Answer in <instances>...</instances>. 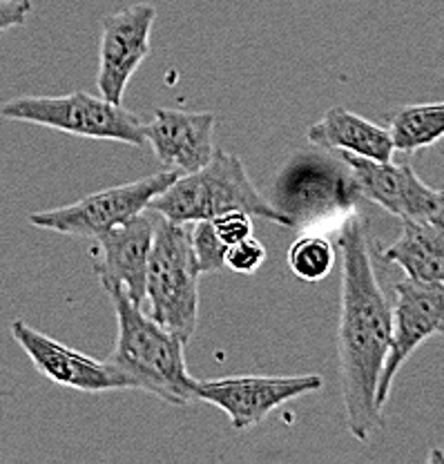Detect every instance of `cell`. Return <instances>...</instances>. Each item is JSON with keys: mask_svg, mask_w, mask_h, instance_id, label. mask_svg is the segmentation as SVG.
Segmentation results:
<instances>
[{"mask_svg": "<svg viewBox=\"0 0 444 464\" xmlns=\"http://www.w3.org/2000/svg\"><path fill=\"white\" fill-rule=\"evenodd\" d=\"M337 248L342 259L337 322L342 400L349 433L360 442H366L382 424L375 391L389 351L391 306L375 273L369 228L355 212L342 226Z\"/></svg>", "mask_w": 444, "mask_h": 464, "instance_id": "obj_1", "label": "cell"}, {"mask_svg": "<svg viewBox=\"0 0 444 464\" xmlns=\"http://www.w3.org/2000/svg\"><path fill=\"white\" fill-rule=\"evenodd\" d=\"M103 290L117 315V342L105 362L128 380L132 391L175 406L195 402V377L188 373L183 355L186 342L148 317L121 288Z\"/></svg>", "mask_w": 444, "mask_h": 464, "instance_id": "obj_2", "label": "cell"}, {"mask_svg": "<svg viewBox=\"0 0 444 464\" xmlns=\"http://www.w3.org/2000/svg\"><path fill=\"white\" fill-rule=\"evenodd\" d=\"M150 210L172 224H195L215 219L230 210L250 217H262L279 226H291V219L277 210L257 190L239 157L217 150L208 166L190 174H179L175 181L150 201Z\"/></svg>", "mask_w": 444, "mask_h": 464, "instance_id": "obj_3", "label": "cell"}, {"mask_svg": "<svg viewBox=\"0 0 444 464\" xmlns=\"http://www.w3.org/2000/svg\"><path fill=\"white\" fill-rule=\"evenodd\" d=\"M199 277L190 244V224H172L154 212L146 275L150 317L186 344L195 337L199 322Z\"/></svg>", "mask_w": 444, "mask_h": 464, "instance_id": "obj_4", "label": "cell"}, {"mask_svg": "<svg viewBox=\"0 0 444 464\" xmlns=\"http://www.w3.org/2000/svg\"><path fill=\"white\" fill-rule=\"evenodd\" d=\"M0 116L94 141H114L134 148L146 145V123L137 114L88 92H72L63 96H18L0 105Z\"/></svg>", "mask_w": 444, "mask_h": 464, "instance_id": "obj_5", "label": "cell"}, {"mask_svg": "<svg viewBox=\"0 0 444 464\" xmlns=\"http://www.w3.org/2000/svg\"><path fill=\"white\" fill-rule=\"evenodd\" d=\"M177 177L179 172L161 170L137 179V181L123 183V186L103 188V190L92 192L83 199L70 203V206L32 212L30 224L43 230L59 232V235L96 239L114 226L146 210L150 201L161 195Z\"/></svg>", "mask_w": 444, "mask_h": 464, "instance_id": "obj_6", "label": "cell"}, {"mask_svg": "<svg viewBox=\"0 0 444 464\" xmlns=\"http://www.w3.org/2000/svg\"><path fill=\"white\" fill-rule=\"evenodd\" d=\"M355 195L360 192L349 168L340 154L333 157L326 150L324 154H299L293 159L275 181L270 203L297 226L299 221H315L346 210L353 206Z\"/></svg>", "mask_w": 444, "mask_h": 464, "instance_id": "obj_7", "label": "cell"}, {"mask_svg": "<svg viewBox=\"0 0 444 464\" xmlns=\"http://www.w3.org/2000/svg\"><path fill=\"white\" fill-rule=\"evenodd\" d=\"M393 293L389 351L375 391V404L382 413L400 369L429 337L444 333V284L415 282L407 277L395 284Z\"/></svg>", "mask_w": 444, "mask_h": 464, "instance_id": "obj_8", "label": "cell"}, {"mask_svg": "<svg viewBox=\"0 0 444 464\" xmlns=\"http://www.w3.org/2000/svg\"><path fill=\"white\" fill-rule=\"evenodd\" d=\"M322 375H239L224 380H195V398L228 415L235 431H250L277 406L317 393Z\"/></svg>", "mask_w": 444, "mask_h": 464, "instance_id": "obj_9", "label": "cell"}, {"mask_svg": "<svg viewBox=\"0 0 444 464\" xmlns=\"http://www.w3.org/2000/svg\"><path fill=\"white\" fill-rule=\"evenodd\" d=\"M349 168L357 192L400 219H444V197L429 188L411 163L373 161L349 152H337Z\"/></svg>", "mask_w": 444, "mask_h": 464, "instance_id": "obj_10", "label": "cell"}, {"mask_svg": "<svg viewBox=\"0 0 444 464\" xmlns=\"http://www.w3.org/2000/svg\"><path fill=\"white\" fill-rule=\"evenodd\" d=\"M154 21L157 7L152 3L130 5L101 21L96 87L103 99L123 105L125 87L150 56Z\"/></svg>", "mask_w": 444, "mask_h": 464, "instance_id": "obj_11", "label": "cell"}, {"mask_svg": "<svg viewBox=\"0 0 444 464\" xmlns=\"http://www.w3.org/2000/svg\"><path fill=\"white\" fill-rule=\"evenodd\" d=\"M12 335L18 346L27 353L32 364L54 384L81 391V393L132 391L128 380L108 362H99L85 353L61 344L59 340L36 331L23 319L12 322Z\"/></svg>", "mask_w": 444, "mask_h": 464, "instance_id": "obj_12", "label": "cell"}, {"mask_svg": "<svg viewBox=\"0 0 444 464\" xmlns=\"http://www.w3.org/2000/svg\"><path fill=\"white\" fill-rule=\"evenodd\" d=\"M152 237L154 212L150 208L96 237L94 273L101 288L117 286L141 306L146 302V275Z\"/></svg>", "mask_w": 444, "mask_h": 464, "instance_id": "obj_13", "label": "cell"}, {"mask_svg": "<svg viewBox=\"0 0 444 464\" xmlns=\"http://www.w3.org/2000/svg\"><path fill=\"white\" fill-rule=\"evenodd\" d=\"M146 143L163 170L190 174L215 157V114L157 108L146 123Z\"/></svg>", "mask_w": 444, "mask_h": 464, "instance_id": "obj_14", "label": "cell"}, {"mask_svg": "<svg viewBox=\"0 0 444 464\" xmlns=\"http://www.w3.org/2000/svg\"><path fill=\"white\" fill-rule=\"evenodd\" d=\"M306 139L320 150L349 152L373 161H391L395 152L389 130L346 108L328 110L317 123L308 128Z\"/></svg>", "mask_w": 444, "mask_h": 464, "instance_id": "obj_15", "label": "cell"}, {"mask_svg": "<svg viewBox=\"0 0 444 464\" xmlns=\"http://www.w3.org/2000/svg\"><path fill=\"white\" fill-rule=\"evenodd\" d=\"M378 255L400 266L409 279L444 284V219H402L398 239L380 246Z\"/></svg>", "mask_w": 444, "mask_h": 464, "instance_id": "obj_16", "label": "cell"}, {"mask_svg": "<svg viewBox=\"0 0 444 464\" xmlns=\"http://www.w3.org/2000/svg\"><path fill=\"white\" fill-rule=\"evenodd\" d=\"M389 132L395 152L411 154L415 150L431 148L444 139V101L400 108L391 116Z\"/></svg>", "mask_w": 444, "mask_h": 464, "instance_id": "obj_17", "label": "cell"}, {"mask_svg": "<svg viewBox=\"0 0 444 464\" xmlns=\"http://www.w3.org/2000/svg\"><path fill=\"white\" fill-rule=\"evenodd\" d=\"M286 259L295 277L302 282L317 284L331 275L335 266V248L326 237L304 235L293 241Z\"/></svg>", "mask_w": 444, "mask_h": 464, "instance_id": "obj_18", "label": "cell"}, {"mask_svg": "<svg viewBox=\"0 0 444 464\" xmlns=\"http://www.w3.org/2000/svg\"><path fill=\"white\" fill-rule=\"evenodd\" d=\"M190 244L201 275H215L226 268V248L228 246L219 239L210 219L190 224Z\"/></svg>", "mask_w": 444, "mask_h": 464, "instance_id": "obj_19", "label": "cell"}, {"mask_svg": "<svg viewBox=\"0 0 444 464\" xmlns=\"http://www.w3.org/2000/svg\"><path fill=\"white\" fill-rule=\"evenodd\" d=\"M266 261V248L253 235L226 248V268L239 275H253Z\"/></svg>", "mask_w": 444, "mask_h": 464, "instance_id": "obj_20", "label": "cell"}, {"mask_svg": "<svg viewBox=\"0 0 444 464\" xmlns=\"http://www.w3.org/2000/svg\"><path fill=\"white\" fill-rule=\"evenodd\" d=\"M215 226V232L219 235V239L226 246H233L237 241L246 239V237L253 235V217L246 215L241 210H230L224 215H217L215 219H210Z\"/></svg>", "mask_w": 444, "mask_h": 464, "instance_id": "obj_21", "label": "cell"}, {"mask_svg": "<svg viewBox=\"0 0 444 464\" xmlns=\"http://www.w3.org/2000/svg\"><path fill=\"white\" fill-rule=\"evenodd\" d=\"M32 9V0H0V32L25 25Z\"/></svg>", "mask_w": 444, "mask_h": 464, "instance_id": "obj_22", "label": "cell"}, {"mask_svg": "<svg viewBox=\"0 0 444 464\" xmlns=\"http://www.w3.org/2000/svg\"><path fill=\"white\" fill-rule=\"evenodd\" d=\"M438 192H440V195L444 197V183H442V186H440V188H438Z\"/></svg>", "mask_w": 444, "mask_h": 464, "instance_id": "obj_23", "label": "cell"}, {"mask_svg": "<svg viewBox=\"0 0 444 464\" xmlns=\"http://www.w3.org/2000/svg\"><path fill=\"white\" fill-rule=\"evenodd\" d=\"M442 335H444V333H442Z\"/></svg>", "mask_w": 444, "mask_h": 464, "instance_id": "obj_24", "label": "cell"}]
</instances>
